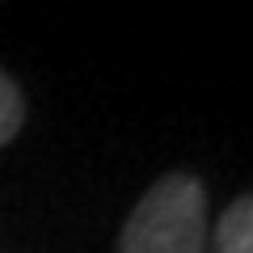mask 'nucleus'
<instances>
[{
    "label": "nucleus",
    "instance_id": "f257e3e1",
    "mask_svg": "<svg viewBox=\"0 0 253 253\" xmlns=\"http://www.w3.org/2000/svg\"><path fill=\"white\" fill-rule=\"evenodd\" d=\"M118 253H207V190L194 173L148 186L118 232Z\"/></svg>",
    "mask_w": 253,
    "mask_h": 253
},
{
    "label": "nucleus",
    "instance_id": "f03ea898",
    "mask_svg": "<svg viewBox=\"0 0 253 253\" xmlns=\"http://www.w3.org/2000/svg\"><path fill=\"white\" fill-rule=\"evenodd\" d=\"M215 253H253V194H241L215 224Z\"/></svg>",
    "mask_w": 253,
    "mask_h": 253
},
{
    "label": "nucleus",
    "instance_id": "7ed1b4c3",
    "mask_svg": "<svg viewBox=\"0 0 253 253\" xmlns=\"http://www.w3.org/2000/svg\"><path fill=\"white\" fill-rule=\"evenodd\" d=\"M21 123H26V97L9 72H0V148L17 139Z\"/></svg>",
    "mask_w": 253,
    "mask_h": 253
}]
</instances>
